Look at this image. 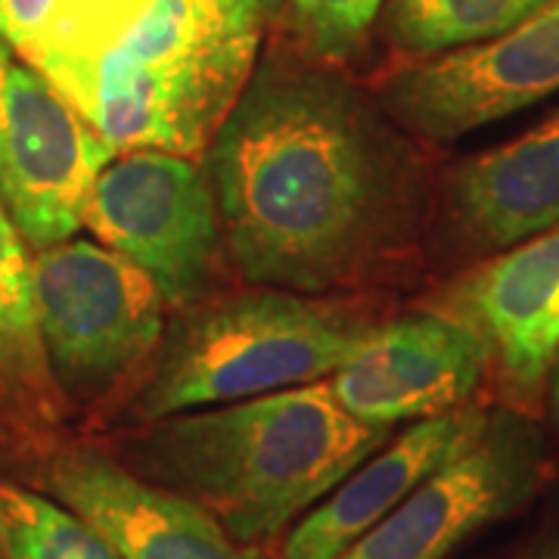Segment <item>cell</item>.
<instances>
[{"mask_svg":"<svg viewBox=\"0 0 559 559\" xmlns=\"http://www.w3.org/2000/svg\"><path fill=\"white\" fill-rule=\"evenodd\" d=\"M385 0H280V13L305 53L330 66L358 60Z\"/></svg>","mask_w":559,"mask_h":559,"instance_id":"ac0fdd59","label":"cell"},{"mask_svg":"<svg viewBox=\"0 0 559 559\" xmlns=\"http://www.w3.org/2000/svg\"><path fill=\"white\" fill-rule=\"evenodd\" d=\"M277 16L280 0H60L20 57L116 153L202 156Z\"/></svg>","mask_w":559,"mask_h":559,"instance_id":"7a4b0ae2","label":"cell"},{"mask_svg":"<svg viewBox=\"0 0 559 559\" xmlns=\"http://www.w3.org/2000/svg\"><path fill=\"white\" fill-rule=\"evenodd\" d=\"M44 454L47 491L91 522L119 559H267L230 538L200 503L94 444H50Z\"/></svg>","mask_w":559,"mask_h":559,"instance_id":"8fae6325","label":"cell"},{"mask_svg":"<svg viewBox=\"0 0 559 559\" xmlns=\"http://www.w3.org/2000/svg\"><path fill=\"white\" fill-rule=\"evenodd\" d=\"M60 0H0V38L16 53L44 32Z\"/></svg>","mask_w":559,"mask_h":559,"instance_id":"d6986e66","label":"cell"},{"mask_svg":"<svg viewBox=\"0 0 559 559\" xmlns=\"http://www.w3.org/2000/svg\"><path fill=\"white\" fill-rule=\"evenodd\" d=\"M66 417V395L40 345L32 259L0 202V436L47 451Z\"/></svg>","mask_w":559,"mask_h":559,"instance_id":"9a60e30c","label":"cell"},{"mask_svg":"<svg viewBox=\"0 0 559 559\" xmlns=\"http://www.w3.org/2000/svg\"><path fill=\"white\" fill-rule=\"evenodd\" d=\"M40 345L66 401L106 399L156 355L165 333L159 286L109 246L62 240L32 255Z\"/></svg>","mask_w":559,"mask_h":559,"instance_id":"5b68a950","label":"cell"},{"mask_svg":"<svg viewBox=\"0 0 559 559\" xmlns=\"http://www.w3.org/2000/svg\"><path fill=\"white\" fill-rule=\"evenodd\" d=\"M242 277L305 296L355 286L414 237L417 162L377 97L305 50L261 53L205 146Z\"/></svg>","mask_w":559,"mask_h":559,"instance_id":"6da1fadb","label":"cell"},{"mask_svg":"<svg viewBox=\"0 0 559 559\" xmlns=\"http://www.w3.org/2000/svg\"><path fill=\"white\" fill-rule=\"evenodd\" d=\"M81 224L187 308L209 289L221 221L205 165L165 150H121L94 180Z\"/></svg>","mask_w":559,"mask_h":559,"instance_id":"8992f818","label":"cell"},{"mask_svg":"<svg viewBox=\"0 0 559 559\" xmlns=\"http://www.w3.org/2000/svg\"><path fill=\"white\" fill-rule=\"evenodd\" d=\"M451 209L481 249H510L559 224V112L451 178Z\"/></svg>","mask_w":559,"mask_h":559,"instance_id":"5bb4252c","label":"cell"},{"mask_svg":"<svg viewBox=\"0 0 559 559\" xmlns=\"http://www.w3.org/2000/svg\"><path fill=\"white\" fill-rule=\"evenodd\" d=\"M547 382H550V411H554V419L559 426V352L554 364H550V373H547Z\"/></svg>","mask_w":559,"mask_h":559,"instance_id":"44dd1931","label":"cell"},{"mask_svg":"<svg viewBox=\"0 0 559 559\" xmlns=\"http://www.w3.org/2000/svg\"><path fill=\"white\" fill-rule=\"evenodd\" d=\"M180 311L134 395L138 423L330 380L373 330L358 308L274 286Z\"/></svg>","mask_w":559,"mask_h":559,"instance_id":"277c9868","label":"cell"},{"mask_svg":"<svg viewBox=\"0 0 559 559\" xmlns=\"http://www.w3.org/2000/svg\"><path fill=\"white\" fill-rule=\"evenodd\" d=\"M513 559H559V532H554L550 538L538 540V544H532L528 550H522L520 557Z\"/></svg>","mask_w":559,"mask_h":559,"instance_id":"ffe728a7","label":"cell"},{"mask_svg":"<svg viewBox=\"0 0 559 559\" xmlns=\"http://www.w3.org/2000/svg\"><path fill=\"white\" fill-rule=\"evenodd\" d=\"M488 370L481 340L441 311L373 326L330 377L342 407L370 426L417 423L469 404Z\"/></svg>","mask_w":559,"mask_h":559,"instance_id":"30bf717a","label":"cell"},{"mask_svg":"<svg viewBox=\"0 0 559 559\" xmlns=\"http://www.w3.org/2000/svg\"><path fill=\"white\" fill-rule=\"evenodd\" d=\"M547 479V451L535 419L507 407L481 436L441 463L399 507L340 559H448L495 522L522 513Z\"/></svg>","mask_w":559,"mask_h":559,"instance_id":"52a82bcc","label":"cell"},{"mask_svg":"<svg viewBox=\"0 0 559 559\" xmlns=\"http://www.w3.org/2000/svg\"><path fill=\"white\" fill-rule=\"evenodd\" d=\"M0 559H119L66 503L0 479Z\"/></svg>","mask_w":559,"mask_h":559,"instance_id":"e0dca14e","label":"cell"},{"mask_svg":"<svg viewBox=\"0 0 559 559\" xmlns=\"http://www.w3.org/2000/svg\"><path fill=\"white\" fill-rule=\"evenodd\" d=\"M112 156L94 124L0 38V202L32 252L75 237Z\"/></svg>","mask_w":559,"mask_h":559,"instance_id":"ba28073f","label":"cell"},{"mask_svg":"<svg viewBox=\"0 0 559 559\" xmlns=\"http://www.w3.org/2000/svg\"><path fill=\"white\" fill-rule=\"evenodd\" d=\"M436 311L479 336L507 399L525 411L559 352V224L463 274Z\"/></svg>","mask_w":559,"mask_h":559,"instance_id":"7c38bea8","label":"cell"},{"mask_svg":"<svg viewBox=\"0 0 559 559\" xmlns=\"http://www.w3.org/2000/svg\"><path fill=\"white\" fill-rule=\"evenodd\" d=\"M491 411L463 404L411 423L320 498L280 547V559H340L441 463L457 457L488 426Z\"/></svg>","mask_w":559,"mask_h":559,"instance_id":"4fadbf2b","label":"cell"},{"mask_svg":"<svg viewBox=\"0 0 559 559\" xmlns=\"http://www.w3.org/2000/svg\"><path fill=\"white\" fill-rule=\"evenodd\" d=\"M389 439V426L352 417L320 380L153 419L124 444V463L200 503L234 540L259 547Z\"/></svg>","mask_w":559,"mask_h":559,"instance_id":"3957f363","label":"cell"},{"mask_svg":"<svg viewBox=\"0 0 559 559\" xmlns=\"http://www.w3.org/2000/svg\"><path fill=\"white\" fill-rule=\"evenodd\" d=\"M559 94V0H547L498 38L407 62L377 87L401 131L451 143Z\"/></svg>","mask_w":559,"mask_h":559,"instance_id":"9c48e42d","label":"cell"},{"mask_svg":"<svg viewBox=\"0 0 559 559\" xmlns=\"http://www.w3.org/2000/svg\"><path fill=\"white\" fill-rule=\"evenodd\" d=\"M547 0H385L382 32L404 57H439L510 32Z\"/></svg>","mask_w":559,"mask_h":559,"instance_id":"2e32d148","label":"cell"}]
</instances>
